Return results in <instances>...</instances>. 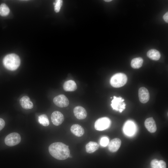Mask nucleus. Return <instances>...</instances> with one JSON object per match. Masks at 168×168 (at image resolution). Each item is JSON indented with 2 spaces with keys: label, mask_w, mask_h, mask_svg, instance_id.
<instances>
[{
  "label": "nucleus",
  "mask_w": 168,
  "mask_h": 168,
  "mask_svg": "<svg viewBox=\"0 0 168 168\" xmlns=\"http://www.w3.org/2000/svg\"><path fill=\"white\" fill-rule=\"evenodd\" d=\"M49 151L53 157L58 160H65L70 156L68 147L61 142H55L50 144L49 147Z\"/></svg>",
  "instance_id": "nucleus-1"
},
{
  "label": "nucleus",
  "mask_w": 168,
  "mask_h": 168,
  "mask_svg": "<svg viewBox=\"0 0 168 168\" xmlns=\"http://www.w3.org/2000/svg\"><path fill=\"white\" fill-rule=\"evenodd\" d=\"M3 65L7 69L14 71L17 69L21 63L19 56L15 54H7L3 59Z\"/></svg>",
  "instance_id": "nucleus-2"
},
{
  "label": "nucleus",
  "mask_w": 168,
  "mask_h": 168,
  "mask_svg": "<svg viewBox=\"0 0 168 168\" xmlns=\"http://www.w3.org/2000/svg\"><path fill=\"white\" fill-rule=\"evenodd\" d=\"M127 81V77L126 74L123 73H118L111 77L110 83L113 87L119 88L124 85Z\"/></svg>",
  "instance_id": "nucleus-3"
},
{
  "label": "nucleus",
  "mask_w": 168,
  "mask_h": 168,
  "mask_svg": "<svg viewBox=\"0 0 168 168\" xmlns=\"http://www.w3.org/2000/svg\"><path fill=\"white\" fill-rule=\"evenodd\" d=\"M21 138L20 135L16 132H13L7 135L4 142L5 144L9 146H13L18 144L21 142Z\"/></svg>",
  "instance_id": "nucleus-4"
},
{
  "label": "nucleus",
  "mask_w": 168,
  "mask_h": 168,
  "mask_svg": "<svg viewBox=\"0 0 168 168\" xmlns=\"http://www.w3.org/2000/svg\"><path fill=\"white\" fill-rule=\"evenodd\" d=\"M111 123L109 118L107 117H103L97 119L94 124L95 129L98 131H102L109 128Z\"/></svg>",
  "instance_id": "nucleus-5"
},
{
  "label": "nucleus",
  "mask_w": 168,
  "mask_h": 168,
  "mask_svg": "<svg viewBox=\"0 0 168 168\" xmlns=\"http://www.w3.org/2000/svg\"><path fill=\"white\" fill-rule=\"evenodd\" d=\"M113 99L111 101V105L113 110L119 111L121 113L125 108L126 104L124 102V99L121 97H116L115 96L113 97Z\"/></svg>",
  "instance_id": "nucleus-6"
},
{
  "label": "nucleus",
  "mask_w": 168,
  "mask_h": 168,
  "mask_svg": "<svg viewBox=\"0 0 168 168\" xmlns=\"http://www.w3.org/2000/svg\"><path fill=\"white\" fill-rule=\"evenodd\" d=\"M53 102L56 105L61 108L67 107L69 103L68 98L63 94L55 96L53 99Z\"/></svg>",
  "instance_id": "nucleus-7"
},
{
  "label": "nucleus",
  "mask_w": 168,
  "mask_h": 168,
  "mask_svg": "<svg viewBox=\"0 0 168 168\" xmlns=\"http://www.w3.org/2000/svg\"><path fill=\"white\" fill-rule=\"evenodd\" d=\"M51 119L53 124L56 126L61 124L64 120L63 114L60 112L55 111L53 112L51 115Z\"/></svg>",
  "instance_id": "nucleus-8"
},
{
  "label": "nucleus",
  "mask_w": 168,
  "mask_h": 168,
  "mask_svg": "<svg viewBox=\"0 0 168 168\" xmlns=\"http://www.w3.org/2000/svg\"><path fill=\"white\" fill-rule=\"evenodd\" d=\"M138 96L139 100L141 103H145L147 102L150 98L148 90L144 87H140L138 90Z\"/></svg>",
  "instance_id": "nucleus-9"
},
{
  "label": "nucleus",
  "mask_w": 168,
  "mask_h": 168,
  "mask_svg": "<svg viewBox=\"0 0 168 168\" xmlns=\"http://www.w3.org/2000/svg\"><path fill=\"white\" fill-rule=\"evenodd\" d=\"M135 129V126L134 123L129 120L125 123L123 127L124 133L128 136H131L134 133Z\"/></svg>",
  "instance_id": "nucleus-10"
},
{
  "label": "nucleus",
  "mask_w": 168,
  "mask_h": 168,
  "mask_svg": "<svg viewBox=\"0 0 168 168\" xmlns=\"http://www.w3.org/2000/svg\"><path fill=\"white\" fill-rule=\"evenodd\" d=\"M73 113L76 117L79 119H84L87 115L85 109L80 106H77L74 108Z\"/></svg>",
  "instance_id": "nucleus-11"
},
{
  "label": "nucleus",
  "mask_w": 168,
  "mask_h": 168,
  "mask_svg": "<svg viewBox=\"0 0 168 168\" xmlns=\"http://www.w3.org/2000/svg\"><path fill=\"white\" fill-rule=\"evenodd\" d=\"M144 125L148 131L151 133H155L156 130V124L152 117L147 119L145 121Z\"/></svg>",
  "instance_id": "nucleus-12"
},
{
  "label": "nucleus",
  "mask_w": 168,
  "mask_h": 168,
  "mask_svg": "<svg viewBox=\"0 0 168 168\" xmlns=\"http://www.w3.org/2000/svg\"><path fill=\"white\" fill-rule=\"evenodd\" d=\"M121 143V140L119 138H116L113 139L109 143V150L112 152H116L120 147Z\"/></svg>",
  "instance_id": "nucleus-13"
},
{
  "label": "nucleus",
  "mask_w": 168,
  "mask_h": 168,
  "mask_svg": "<svg viewBox=\"0 0 168 168\" xmlns=\"http://www.w3.org/2000/svg\"><path fill=\"white\" fill-rule=\"evenodd\" d=\"M19 102L21 106L25 109H30L33 107V103L27 96H23L20 99Z\"/></svg>",
  "instance_id": "nucleus-14"
},
{
  "label": "nucleus",
  "mask_w": 168,
  "mask_h": 168,
  "mask_svg": "<svg viewBox=\"0 0 168 168\" xmlns=\"http://www.w3.org/2000/svg\"><path fill=\"white\" fill-rule=\"evenodd\" d=\"M70 130L71 132L77 137H81L84 133V130L82 127L77 124L72 125Z\"/></svg>",
  "instance_id": "nucleus-15"
},
{
  "label": "nucleus",
  "mask_w": 168,
  "mask_h": 168,
  "mask_svg": "<svg viewBox=\"0 0 168 168\" xmlns=\"http://www.w3.org/2000/svg\"><path fill=\"white\" fill-rule=\"evenodd\" d=\"M63 87L64 90L66 91H73L77 89V87L74 81L69 80L64 83Z\"/></svg>",
  "instance_id": "nucleus-16"
},
{
  "label": "nucleus",
  "mask_w": 168,
  "mask_h": 168,
  "mask_svg": "<svg viewBox=\"0 0 168 168\" xmlns=\"http://www.w3.org/2000/svg\"><path fill=\"white\" fill-rule=\"evenodd\" d=\"M99 147V145L96 142L90 141L86 145V152L89 153H92L97 150Z\"/></svg>",
  "instance_id": "nucleus-17"
},
{
  "label": "nucleus",
  "mask_w": 168,
  "mask_h": 168,
  "mask_svg": "<svg viewBox=\"0 0 168 168\" xmlns=\"http://www.w3.org/2000/svg\"><path fill=\"white\" fill-rule=\"evenodd\" d=\"M147 55L151 59L156 61L158 60L161 57L159 52L154 49L149 50L147 53Z\"/></svg>",
  "instance_id": "nucleus-18"
},
{
  "label": "nucleus",
  "mask_w": 168,
  "mask_h": 168,
  "mask_svg": "<svg viewBox=\"0 0 168 168\" xmlns=\"http://www.w3.org/2000/svg\"><path fill=\"white\" fill-rule=\"evenodd\" d=\"M143 61V59L141 57L134 58L131 61V66L133 68H139L142 67Z\"/></svg>",
  "instance_id": "nucleus-19"
},
{
  "label": "nucleus",
  "mask_w": 168,
  "mask_h": 168,
  "mask_svg": "<svg viewBox=\"0 0 168 168\" xmlns=\"http://www.w3.org/2000/svg\"><path fill=\"white\" fill-rule=\"evenodd\" d=\"M38 120L39 123L44 126H47L49 124L48 117L45 114H42L38 117Z\"/></svg>",
  "instance_id": "nucleus-20"
},
{
  "label": "nucleus",
  "mask_w": 168,
  "mask_h": 168,
  "mask_svg": "<svg viewBox=\"0 0 168 168\" xmlns=\"http://www.w3.org/2000/svg\"><path fill=\"white\" fill-rule=\"evenodd\" d=\"M10 9L8 7L5 3H2L0 5V15L5 16L8 15Z\"/></svg>",
  "instance_id": "nucleus-21"
},
{
  "label": "nucleus",
  "mask_w": 168,
  "mask_h": 168,
  "mask_svg": "<svg viewBox=\"0 0 168 168\" xmlns=\"http://www.w3.org/2000/svg\"><path fill=\"white\" fill-rule=\"evenodd\" d=\"M63 0H56L54 3V11L56 12H59L63 4Z\"/></svg>",
  "instance_id": "nucleus-22"
},
{
  "label": "nucleus",
  "mask_w": 168,
  "mask_h": 168,
  "mask_svg": "<svg viewBox=\"0 0 168 168\" xmlns=\"http://www.w3.org/2000/svg\"><path fill=\"white\" fill-rule=\"evenodd\" d=\"M150 164L152 168H160L159 161L156 159L152 160Z\"/></svg>",
  "instance_id": "nucleus-23"
},
{
  "label": "nucleus",
  "mask_w": 168,
  "mask_h": 168,
  "mask_svg": "<svg viewBox=\"0 0 168 168\" xmlns=\"http://www.w3.org/2000/svg\"><path fill=\"white\" fill-rule=\"evenodd\" d=\"M109 142V140L107 137H104L102 138L100 140V144L103 147H105L107 145Z\"/></svg>",
  "instance_id": "nucleus-24"
},
{
  "label": "nucleus",
  "mask_w": 168,
  "mask_h": 168,
  "mask_svg": "<svg viewBox=\"0 0 168 168\" xmlns=\"http://www.w3.org/2000/svg\"><path fill=\"white\" fill-rule=\"evenodd\" d=\"M5 125L4 120L0 118V131L2 130Z\"/></svg>",
  "instance_id": "nucleus-25"
},
{
  "label": "nucleus",
  "mask_w": 168,
  "mask_h": 168,
  "mask_svg": "<svg viewBox=\"0 0 168 168\" xmlns=\"http://www.w3.org/2000/svg\"><path fill=\"white\" fill-rule=\"evenodd\" d=\"M163 19L166 22L168 23V12H167L164 15Z\"/></svg>",
  "instance_id": "nucleus-26"
},
{
  "label": "nucleus",
  "mask_w": 168,
  "mask_h": 168,
  "mask_svg": "<svg viewBox=\"0 0 168 168\" xmlns=\"http://www.w3.org/2000/svg\"><path fill=\"white\" fill-rule=\"evenodd\" d=\"M105 2H109L111 1L112 0H104Z\"/></svg>",
  "instance_id": "nucleus-27"
},
{
  "label": "nucleus",
  "mask_w": 168,
  "mask_h": 168,
  "mask_svg": "<svg viewBox=\"0 0 168 168\" xmlns=\"http://www.w3.org/2000/svg\"><path fill=\"white\" fill-rule=\"evenodd\" d=\"M110 98H112V97H111Z\"/></svg>",
  "instance_id": "nucleus-28"
},
{
  "label": "nucleus",
  "mask_w": 168,
  "mask_h": 168,
  "mask_svg": "<svg viewBox=\"0 0 168 168\" xmlns=\"http://www.w3.org/2000/svg\"></svg>",
  "instance_id": "nucleus-29"
}]
</instances>
